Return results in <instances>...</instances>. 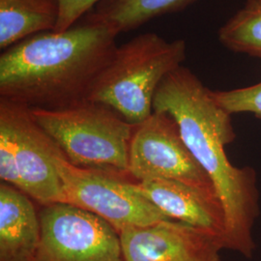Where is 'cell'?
<instances>
[{"label":"cell","mask_w":261,"mask_h":261,"mask_svg":"<svg viewBox=\"0 0 261 261\" xmlns=\"http://www.w3.org/2000/svg\"><path fill=\"white\" fill-rule=\"evenodd\" d=\"M136 185L168 219L214 235L224 250L226 217L217 195L175 180H145Z\"/></svg>","instance_id":"cell-10"},{"label":"cell","mask_w":261,"mask_h":261,"mask_svg":"<svg viewBox=\"0 0 261 261\" xmlns=\"http://www.w3.org/2000/svg\"><path fill=\"white\" fill-rule=\"evenodd\" d=\"M30 111L69 163L132 180L129 151L136 125L89 101L61 110Z\"/></svg>","instance_id":"cell-4"},{"label":"cell","mask_w":261,"mask_h":261,"mask_svg":"<svg viewBox=\"0 0 261 261\" xmlns=\"http://www.w3.org/2000/svg\"><path fill=\"white\" fill-rule=\"evenodd\" d=\"M116 37L103 24L82 19L65 31L20 41L1 51L0 98L42 110L86 102L114 56Z\"/></svg>","instance_id":"cell-2"},{"label":"cell","mask_w":261,"mask_h":261,"mask_svg":"<svg viewBox=\"0 0 261 261\" xmlns=\"http://www.w3.org/2000/svg\"><path fill=\"white\" fill-rule=\"evenodd\" d=\"M0 178L1 182L21 191L15 144L9 127L0 121Z\"/></svg>","instance_id":"cell-16"},{"label":"cell","mask_w":261,"mask_h":261,"mask_svg":"<svg viewBox=\"0 0 261 261\" xmlns=\"http://www.w3.org/2000/svg\"><path fill=\"white\" fill-rule=\"evenodd\" d=\"M0 121L12 133L21 192L42 206L64 203L56 158L63 154L32 116L30 109L0 98Z\"/></svg>","instance_id":"cell-8"},{"label":"cell","mask_w":261,"mask_h":261,"mask_svg":"<svg viewBox=\"0 0 261 261\" xmlns=\"http://www.w3.org/2000/svg\"><path fill=\"white\" fill-rule=\"evenodd\" d=\"M215 101L231 115L252 113L261 118V81L251 86L231 90L212 91Z\"/></svg>","instance_id":"cell-15"},{"label":"cell","mask_w":261,"mask_h":261,"mask_svg":"<svg viewBox=\"0 0 261 261\" xmlns=\"http://www.w3.org/2000/svg\"><path fill=\"white\" fill-rule=\"evenodd\" d=\"M198 0H102L83 20L100 23L117 36L152 19L186 9Z\"/></svg>","instance_id":"cell-13"},{"label":"cell","mask_w":261,"mask_h":261,"mask_svg":"<svg viewBox=\"0 0 261 261\" xmlns=\"http://www.w3.org/2000/svg\"><path fill=\"white\" fill-rule=\"evenodd\" d=\"M102 0H60V16L56 32H62L76 24Z\"/></svg>","instance_id":"cell-17"},{"label":"cell","mask_w":261,"mask_h":261,"mask_svg":"<svg viewBox=\"0 0 261 261\" xmlns=\"http://www.w3.org/2000/svg\"><path fill=\"white\" fill-rule=\"evenodd\" d=\"M125 261H221L224 250L212 234L166 220L120 232Z\"/></svg>","instance_id":"cell-9"},{"label":"cell","mask_w":261,"mask_h":261,"mask_svg":"<svg viewBox=\"0 0 261 261\" xmlns=\"http://www.w3.org/2000/svg\"><path fill=\"white\" fill-rule=\"evenodd\" d=\"M40 239V217L32 199L1 182L0 261H34Z\"/></svg>","instance_id":"cell-11"},{"label":"cell","mask_w":261,"mask_h":261,"mask_svg":"<svg viewBox=\"0 0 261 261\" xmlns=\"http://www.w3.org/2000/svg\"><path fill=\"white\" fill-rule=\"evenodd\" d=\"M34 261H125L120 233L102 218L68 203L42 206Z\"/></svg>","instance_id":"cell-6"},{"label":"cell","mask_w":261,"mask_h":261,"mask_svg":"<svg viewBox=\"0 0 261 261\" xmlns=\"http://www.w3.org/2000/svg\"><path fill=\"white\" fill-rule=\"evenodd\" d=\"M227 49L261 58V0H246L218 32Z\"/></svg>","instance_id":"cell-14"},{"label":"cell","mask_w":261,"mask_h":261,"mask_svg":"<svg viewBox=\"0 0 261 261\" xmlns=\"http://www.w3.org/2000/svg\"><path fill=\"white\" fill-rule=\"evenodd\" d=\"M186 53V42L182 39L167 41L157 33L140 34L117 46L87 101L103 105L138 125L153 113L159 85L182 66Z\"/></svg>","instance_id":"cell-3"},{"label":"cell","mask_w":261,"mask_h":261,"mask_svg":"<svg viewBox=\"0 0 261 261\" xmlns=\"http://www.w3.org/2000/svg\"><path fill=\"white\" fill-rule=\"evenodd\" d=\"M56 166L64 203L97 215L119 233L124 229L170 220L140 193L133 180L101 170L77 168L63 154L56 157Z\"/></svg>","instance_id":"cell-5"},{"label":"cell","mask_w":261,"mask_h":261,"mask_svg":"<svg viewBox=\"0 0 261 261\" xmlns=\"http://www.w3.org/2000/svg\"><path fill=\"white\" fill-rule=\"evenodd\" d=\"M60 16V0H0V48L27 38L55 31Z\"/></svg>","instance_id":"cell-12"},{"label":"cell","mask_w":261,"mask_h":261,"mask_svg":"<svg viewBox=\"0 0 261 261\" xmlns=\"http://www.w3.org/2000/svg\"><path fill=\"white\" fill-rule=\"evenodd\" d=\"M153 112L172 116L188 148L211 179L226 217L224 250L252 257L255 249L252 229L259 215V195L252 168H236L226 156L224 147L235 139L231 114L183 65L159 85Z\"/></svg>","instance_id":"cell-1"},{"label":"cell","mask_w":261,"mask_h":261,"mask_svg":"<svg viewBox=\"0 0 261 261\" xmlns=\"http://www.w3.org/2000/svg\"><path fill=\"white\" fill-rule=\"evenodd\" d=\"M129 174L135 182L175 180L217 195L211 179L188 148L177 123L167 112H153L136 125L129 151Z\"/></svg>","instance_id":"cell-7"}]
</instances>
